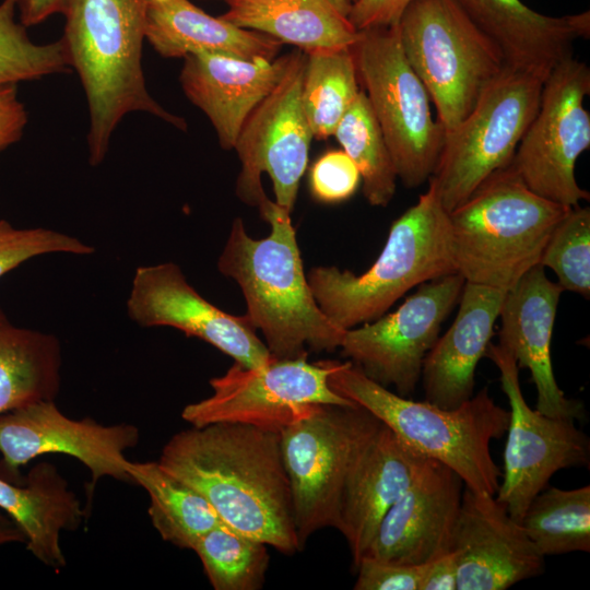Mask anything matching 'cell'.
Instances as JSON below:
<instances>
[{
  "mask_svg": "<svg viewBox=\"0 0 590 590\" xmlns=\"http://www.w3.org/2000/svg\"><path fill=\"white\" fill-rule=\"evenodd\" d=\"M329 385L369 411L415 452L449 467L464 486L496 494L502 472L492 457L491 442L506 434L510 413L494 401L487 387L459 406L445 410L397 394L350 361H333Z\"/></svg>",
  "mask_w": 590,
  "mask_h": 590,
  "instance_id": "cell-4",
  "label": "cell"
},
{
  "mask_svg": "<svg viewBox=\"0 0 590 590\" xmlns=\"http://www.w3.org/2000/svg\"><path fill=\"white\" fill-rule=\"evenodd\" d=\"M0 508L23 532L26 548L36 559L55 571L66 566L60 534L76 530L85 511L54 464H35L22 484L0 477Z\"/></svg>",
  "mask_w": 590,
  "mask_h": 590,
  "instance_id": "cell-26",
  "label": "cell"
},
{
  "mask_svg": "<svg viewBox=\"0 0 590 590\" xmlns=\"http://www.w3.org/2000/svg\"><path fill=\"white\" fill-rule=\"evenodd\" d=\"M158 464L202 495L221 520L279 552H300L280 432L238 423L191 426L169 438Z\"/></svg>",
  "mask_w": 590,
  "mask_h": 590,
  "instance_id": "cell-1",
  "label": "cell"
},
{
  "mask_svg": "<svg viewBox=\"0 0 590 590\" xmlns=\"http://www.w3.org/2000/svg\"><path fill=\"white\" fill-rule=\"evenodd\" d=\"M305 63V51L293 50L283 78L248 116L234 145L241 165L236 194L258 210L269 199L263 173L272 180L279 205L291 213L296 202L314 138L300 98Z\"/></svg>",
  "mask_w": 590,
  "mask_h": 590,
  "instance_id": "cell-14",
  "label": "cell"
},
{
  "mask_svg": "<svg viewBox=\"0 0 590 590\" xmlns=\"http://www.w3.org/2000/svg\"><path fill=\"white\" fill-rule=\"evenodd\" d=\"M267 546L221 523L203 534L192 551L214 590H259L270 564Z\"/></svg>",
  "mask_w": 590,
  "mask_h": 590,
  "instance_id": "cell-33",
  "label": "cell"
},
{
  "mask_svg": "<svg viewBox=\"0 0 590 590\" xmlns=\"http://www.w3.org/2000/svg\"><path fill=\"white\" fill-rule=\"evenodd\" d=\"M127 311L142 327L178 329L246 367H261L274 358L245 315L233 316L204 299L173 262L135 270Z\"/></svg>",
  "mask_w": 590,
  "mask_h": 590,
  "instance_id": "cell-17",
  "label": "cell"
},
{
  "mask_svg": "<svg viewBox=\"0 0 590 590\" xmlns=\"http://www.w3.org/2000/svg\"><path fill=\"white\" fill-rule=\"evenodd\" d=\"M506 292L464 282L453 322L423 363L425 401L451 410L474 394L475 369L494 335Z\"/></svg>",
  "mask_w": 590,
  "mask_h": 590,
  "instance_id": "cell-24",
  "label": "cell"
},
{
  "mask_svg": "<svg viewBox=\"0 0 590 590\" xmlns=\"http://www.w3.org/2000/svg\"><path fill=\"white\" fill-rule=\"evenodd\" d=\"M291 57L249 61L198 52L184 58L182 91L210 119L224 150L234 149L246 119L281 81Z\"/></svg>",
  "mask_w": 590,
  "mask_h": 590,
  "instance_id": "cell-23",
  "label": "cell"
},
{
  "mask_svg": "<svg viewBox=\"0 0 590 590\" xmlns=\"http://www.w3.org/2000/svg\"><path fill=\"white\" fill-rule=\"evenodd\" d=\"M133 484L150 497L149 516L163 541L192 550L196 542L224 523L208 500L155 462L128 463Z\"/></svg>",
  "mask_w": 590,
  "mask_h": 590,
  "instance_id": "cell-29",
  "label": "cell"
},
{
  "mask_svg": "<svg viewBox=\"0 0 590 590\" xmlns=\"http://www.w3.org/2000/svg\"><path fill=\"white\" fill-rule=\"evenodd\" d=\"M25 542L26 539L15 522L8 515L0 512V546Z\"/></svg>",
  "mask_w": 590,
  "mask_h": 590,
  "instance_id": "cell-43",
  "label": "cell"
},
{
  "mask_svg": "<svg viewBox=\"0 0 590 590\" xmlns=\"http://www.w3.org/2000/svg\"><path fill=\"white\" fill-rule=\"evenodd\" d=\"M17 0L0 4V84L40 79L69 71L70 60L62 39L38 45L25 26L15 21Z\"/></svg>",
  "mask_w": 590,
  "mask_h": 590,
  "instance_id": "cell-34",
  "label": "cell"
},
{
  "mask_svg": "<svg viewBox=\"0 0 590 590\" xmlns=\"http://www.w3.org/2000/svg\"><path fill=\"white\" fill-rule=\"evenodd\" d=\"M457 555L450 551L425 564L420 590H457Z\"/></svg>",
  "mask_w": 590,
  "mask_h": 590,
  "instance_id": "cell-41",
  "label": "cell"
},
{
  "mask_svg": "<svg viewBox=\"0 0 590 590\" xmlns=\"http://www.w3.org/2000/svg\"><path fill=\"white\" fill-rule=\"evenodd\" d=\"M351 50L398 178L408 188L422 186L434 174L445 130L405 58L398 25L359 31Z\"/></svg>",
  "mask_w": 590,
  "mask_h": 590,
  "instance_id": "cell-9",
  "label": "cell"
},
{
  "mask_svg": "<svg viewBox=\"0 0 590 590\" xmlns=\"http://www.w3.org/2000/svg\"><path fill=\"white\" fill-rule=\"evenodd\" d=\"M544 80L504 67L469 115L445 133L438 163L428 184L450 213L493 173L508 167L533 120Z\"/></svg>",
  "mask_w": 590,
  "mask_h": 590,
  "instance_id": "cell-10",
  "label": "cell"
},
{
  "mask_svg": "<svg viewBox=\"0 0 590 590\" xmlns=\"http://www.w3.org/2000/svg\"><path fill=\"white\" fill-rule=\"evenodd\" d=\"M220 15L232 24L268 34L306 51L351 48L359 32L347 19L349 0H224Z\"/></svg>",
  "mask_w": 590,
  "mask_h": 590,
  "instance_id": "cell-27",
  "label": "cell"
},
{
  "mask_svg": "<svg viewBox=\"0 0 590 590\" xmlns=\"http://www.w3.org/2000/svg\"><path fill=\"white\" fill-rule=\"evenodd\" d=\"M413 0H356L347 19L356 31L398 25Z\"/></svg>",
  "mask_w": 590,
  "mask_h": 590,
  "instance_id": "cell-39",
  "label": "cell"
},
{
  "mask_svg": "<svg viewBox=\"0 0 590 590\" xmlns=\"http://www.w3.org/2000/svg\"><path fill=\"white\" fill-rule=\"evenodd\" d=\"M361 180L356 165L343 150L326 152L315 162L309 175L312 196L326 203L351 198Z\"/></svg>",
  "mask_w": 590,
  "mask_h": 590,
  "instance_id": "cell-37",
  "label": "cell"
},
{
  "mask_svg": "<svg viewBox=\"0 0 590 590\" xmlns=\"http://www.w3.org/2000/svg\"><path fill=\"white\" fill-rule=\"evenodd\" d=\"M333 361L273 358L261 367L238 363L210 380L212 394L187 404L181 417L191 426L238 423L281 432L319 404L355 405L329 385Z\"/></svg>",
  "mask_w": 590,
  "mask_h": 590,
  "instance_id": "cell-11",
  "label": "cell"
},
{
  "mask_svg": "<svg viewBox=\"0 0 590 590\" xmlns=\"http://www.w3.org/2000/svg\"><path fill=\"white\" fill-rule=\"evenodd\" d=\"M137 426L103 425L93 418L64 415L55 400L38 401L0 416V477L22 484L21 469L35 458L61 453L75 458L91 472V493L103 477L133 483L128 449L139 442Z\"/></svg>",
  "mask_w": 590,
  "mask_h": 590,
  "instance_id": "cell-16",
  "label": "cell"
},
{
  "mask_svg": "<svg viewBox=\"0 0 590 590\" xmlns=\"http://www.w3.org/2000/svg\"><path fill=\"white\" fill-rule=\"evenodd\" d=\"M379 424L358 404H319L280 432L300 551L317 531L337 528L347 476Z\"/></svg>",
  "mask_w": 590,
  "mask_h": 590,
  "instance_id": "cell-8",
  "label": "cell"
},
{
  "mask_svg": "<svg viewBox=\"0 0 590 590\" xmlns=\"http://www.w3.org/2000/svg\"><path fill=\"white\" fill-rule=\"evenodd\" d=\"M463 488L453 470L426 459L415 481L381 519L363 556L422 565L450 552Z\"/></svg>",
  "mask_w": 590,
  "mask_h": 590,
  "instance_id": "cell-19",
  "label": "cell"
},
{
  "mask_svg": "<svg viewBox=\"0 0 590 590\" xmlns=\"http://www.w3.org/2000/svg\"><path fill=\"white\" fill-rule=\"evenodd\" d=\"M590 69L571 57L544 80L538 111L526 130L512 167L536 194L574 208L590 194L576 179L579 156L590 148Z\"/></svg>",
  "mask_w": 590,
  "mask_h": 590,
  "instance_id": "cell-12",
  "label": "cell"
},
{
  "mask_svg": "<svg viewBox=\"0 0 590 590\" xmlns=\"http://www.w3.org/2000/svg\"><path fill=\"white\" fill-rule=\"evenodd\" d=\"M302 105L314 138L334 131L362 90L351 48L306 50Z\"/></svg>",
  "mask_w": 590,
  "mask_h": 590,
  "instance_id": "cell-30",
  "label": "cell"
},
{
  "mask_svg": "<svg viewBox=\"0 0 590 590\" xmlns=\"http://www.w3.org/2000/svg\"><path fill=\"white\" fill-rule=\"evenodd\" d=\"M26 121L25 108L17 98L16 84H0V151L22 137Z\"/></svg>",
  "mask_w": 590,
  "mask_h": 590,
  "instance_id": "cell-40",
  "label": "cell"
},
{
  "mask_svg": "<svg viewBox=\"0 0 590 590\" xmlns=\"http://www.w3.org/2000/svg\"><path fill=\"white\" fill-rule=\"evenodd\" d=\"M67 0H17L20 23L32 26L42 23L55 13H62Z\"/></svg>",
  "mask_w": 590,
  "mask_h": 590,
  "instance_id": "cell-42",
  "label": "cell"
},
{
  "mask_svg": "<svg viewBox=\"0 0 590 590\" xmlns=\"http://www.w3.org/2000/svg\"><path fill=\"white\" fill-rule=\"evenodd\" d=\"M497 47L506 67L545 80L573 57L574 43L590 36V12L550 16L521 0H456Z\"/></svg>",
  "mask_w": 590,
  "mask_h": 590,
  "instance_id": "cell-22",
  "label": "cell"
},
{
  "mask_svg": "<svg viewBox=\"0 0 590 590\" xmlns=\"http://www.w3.org/2000/svg\"><path fill=\"white\" fill-rule=\"evenodd\" d=\"M571 208L533 192L510 164L488 176L449 213L457 273L508 291L540 263L557 223Z\"/></svg>",
  "mask_w": 590,
  "mask_h": 590,
  "instance_id": "cell-6",
  "label": "cell"
},
{
  "mask_svg": "<svg viewBox=\"0 0 590 590\" xmlns=\"http://www.w3.org/2000/svg\"><path fill=\"white\" fill-rule=\"evenodd\" d=\"M354 568L355 590H420L425 564H399L363 556Z\"/></svg>",
  "mask_w": 590,
  "mask_h": 590,
  "instance_id": "cell-38",
  "label": "cell"
},
{
  "mask_svg": "<svg viewBox=\"0 0 590 590\" xmlns=\"http://www.w3.org/2000/svg\"><path fill=\"white\" fill-rule=\"evenodd\" d=\"M520 523L544 557L590 552V486L544 488L530 502Z\"/></svg>",
  "mask_w": 590,
  "mask_h": 590,
  "instance_id": "cell-31",
  "label": "cell"
},
{
  "mask_svg": "<svg viewBox=\"0 0 590 590\" xmlns=\"http://www.w3.org/2000/svg\"><path fill=\"white\" fill-rule=\"evenodd\" d=\"M464 282L456 272L422 283L393 312L345 330L342 355L373 381L411 398Z\"/></svg>",
  "mask_w": 590,
  "mask_h": 590,
  "instance_id": "cell-13",
  "label": "cell"
},
{
  "mask_svg": "<svg viewBox=\"0 0 590 590\" xmlns=\"http://www.w3.org/2000/svg\"><path fill=\"white\" fill-rule=\"evenodd\" d=\"M485 357L499 370L510 406L496 499L520 522L530 502L557 471L589 465L590 440L576 426V420L546 416L529 406L520 388L517 362L498 343L488 344Z\"/></svg>",
  "mask_w": 590,
  "mask_h": 590,
  "instance_id": "cell-15",
  "label": "cell"
},
{
  "mask_svg": "<svg viewBox=\"0 0 590 590\" xmlns=\"http://www.w3.org/2000/svg\"><path fill=\"white\" fill-rule=\"evenodd\" d=\"M563 288L538 264L506 292L500 312L498 344L528 368L538 392L536 410L551 417H585L582 403L559 388L552 364L551 344Z\"/></svg>",
  "mask_w": 590,
  "mask_h": 590,
  "instance_id": "cell-20",
  "label": "cell"
},
{
  "mask_svg": "<svg viewBox=\"0 0 590 590\" xmlns=\"http://www.w3.org/2000/svg\"><path fill=\"white\" fill-rule=\"evenodd\" d=\"M426 459L380 422L355 461L341 497L335 529L349 545L353 567L365 554L386 512L412 485Z\"/></svg>",
  "mask_w": 590,
  "mask_h": 590,
  "instance_id": "cell-21",
  "label": "cell"
},
{
  "mask_svg": "<svg viewBox=\"0 0 590 590\" xmlns=\"http://www.w3.org/2000/svg\"><path fill=\"white\" fill-rule=\"evenodd\" d=\"M405 58L426 87L445 133L472 110L505 67L494 43L456 0H413L398 23Z\"/></svg>",
  "mask_w": 590,
  "mask_h": 590,
  "instance_id": "cell-7",
  "label": "cell"
},
{
  "mask_svg": "<svg viewBox=\"0 0 590 590\" xmlns=\"http://www.w3.org/2000/svg\"><path fill=\"white\" fill-rule=\"evenodd\" d=\"M449 213L432 184L392 224L379 257L362 274L314 267L307 281L322 312L342 330L378 319L413 287L456 273Z\"/></svg>",
  "mask_w": 590,
  "mask_h": 590,
  "instance_id": "cell-5",
  "label": "cell"
},
{
  "mask_svg": "<svg viewBox=\"0 0 590 590\" xmlns=\"http://www.w3.org/2000/svg\"><path fill=\"white\" fill-rule=\"evenodd\" d=\"M144 37L164 58L208 52L272 61L283 45L268 34L214 17L189 0H146Z\"/></svg>",
  "mask_w": 590,
  "mask_h": 590,
  "instance_id": "cell-25",
  "label": "cell"
},
{
  "mask_svg": "<svg viewBox=\"0 0 590 590\" xmlns=\"http://www.w3.org/2000/svg\"><path fill=\"white\" fill-rule=\"evenodd\" d=\"M60 369L59 340L16 327L0 307V416L38 401L55 400Z\"/></svg>",
  "mask_w": 590,
  "mask_h": 590,
  "instance_id": "cell-28",
  "label": "cell"
},
{
  "mask_svg": "<svg viewBox=\"0 0 590 590\" xmlns=\"http://www.w3.org/2000/svg\"><path fill=\"white\" fill-rule=\"evenodd\" d=\"M93 248L75 237L47 228H15L0 220V278L21 263L45 253L90 255Z\"/></svg>",
  "mask_w": 590,
  "mask_h": 590,
  "instance_id": "cell-36",
  "label": "cell"
},
{
  "mask_svg": "<svg viewBox=\"0 0 590 590\" xmlns=\"http://www.w3.org/2000/svg\"><path fill=\"white\" fill-rule=\"evenodd\" d=\"M457 590H505L544 571V556L494 495L464 486L453 534Z\"/></svg>",
  "mask_w": 590,
  "mask_h": 590,
  "instance_id": "cell-18",
  "label": "cell"
},
{
  "mask_svg": "<svg viewBox=\"0 0 590 590\" xmlns=\"http://www.w3.org/2000/svg\"><path fill=\"white\" fill-rule=\"evenodd\" d=\"M333 135L356 165L367 202L373 206H387L394 197L398 176L364 91L344 114Z\"/></svg>",
  "mask_w": 590,
  "mask_h": 590,
  "instance_id": "cell-32",
  "label": "cell"
},
{
  "mask_svg": "<svg viewBox=\"0 0 590 590\" xmlns=\"http://www.w3.org/2000/svg\"><path fill=\"white\" fill-rule=\"evenodd\" d=\"M349 1H350L351 3H353V2L356 1V0H349Z\"/></svg>",
  "mask_w": 590,
  "mask_h": 590,
  "instance_id": "cell-44",
  "label": "cell"
},
{
  "mask_svg": "<svg viewBox=\"0 0 590 590\" xmlns=\"http://www.w3.org/2000/svg\"><path fill=\"white\" fill-rule=\"evenodd\" d=\"M540 266L550 268L563 291L590 295V209L574 206L557 223L543 249Z\"/></svg>",
  "mask_w": 590,
  "mask_h": 590,
  "instance_id": "cell-35",
  "label": "cell"
},
{
  "mask_svg": "<svg viewBox=\"0 0 590 590\" xmlns=\"http://www.w3.org/2000/svg\"><path fill=\"white\" fill-rule=\"evenodd\" d=\"M259 213L271 226L269 236L250 237L236 217L217 260L219 271L236 281L244 294L245 316L260 329L274 358L339 349L345 330L330 321L312 296L290 212L268 199Z\"/></svg>",
  "mask_w": 590,
  "mask_h": 590,
  "instance_id": "cell-2",
  "label": "cell"
},
{
  "mask_svg": "<svg viewBox=\"0 0 590 590\" xmlns=\"http://www.w3.org/2000/svg\"><path fill=\"white\" fill-rule=\"evenodd\" d=\"M146 0H67L61 38L84 88L90 128V163L103 162L110 138L130 113L153 115L186 130L182 117L167 111L149 93L142 70Z\"/></svg>",
  "mask_w": 590,
  "mask_h": 590,
  "instance_id": "cell-3",
  "label": "cell"
}]
</instances>
